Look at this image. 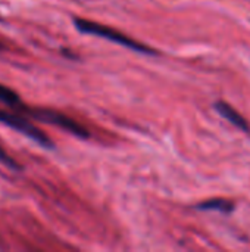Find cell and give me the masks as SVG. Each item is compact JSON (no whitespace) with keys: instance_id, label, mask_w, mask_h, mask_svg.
<instances>
[{"instance_id":"1","label":"cell","mask_w":250,"mask_h":252,"mask_svg":"<svg viewBox=\"0 0 250 252\" xmlns=\"http://www.w3.org/2000/svg\"><path fill=\"white\" fill-rule=\"evenodd\" d=\"M15 111L22 112L27 117H29L31 120H35L38 123L56 126V127H59V128L80 137V139H88L90 137V133L84 126H81L78 121L72 120L71 117H68L66 114H62L59 111H53V109H47V108H38V106H28L25 103H21L19 108Z\"/></svg>"},{"instance_id":"2","label":"cell","mask_w":250,"mask_h":252,"mask_svg":"<svg viewBox=\"0 0 250 252\" xmlns=\"http://www.w3.org/2000/svg\"><path fill=\"white\" fill-rule=\"evenodd\" d=\"M74 25L83 34H91V35L103 37V38H106L109 41L118 43L121 46H125L128 49H133V50L144 53V55H158L159 53L158 50H155V49H152V47H149L146 44L139 43L137 40L122 34L121 31H116L112 27H106V25H102V24L94 22V21H88V19H84V18H74Z\"/></svg>"},{"instance_id":"3","label":"cell","mask_w":250,"mask_h":252,"mask_svg":"<svg viewBox=\"0 0 250 252\" xmlns=\"http://www.w3.org/2000/svg\"><path fill=\"white\" fill-rule=\"evenodd\" d=\"M0 123L10 127L12 130L24 134L25 137L31 139L32 142H35L38 146H41L44 149H55L53 140L43 130H40L35 124H32L29 117H27L22 112H18L15 109H12V111L0 109Z\"/></svg>"},{"instance_id":"4","label":"cell","mask_w":250,"mask_h":252,"mask_svg":"<svg viewBox=\"0 0 250 252\" xmlns=\"http://www.w3.org/2000/svg\"><path fill=\"white\" fill-rule=\"evenodd\" d=\"M215 109L225 118V120H228L233 126H236L237 128H240V130H243V131H246V133H250V126L249 123H248V120L239 112V111H236L233 106H230L227 102H224V100H218V102H215Z\"/></svg>"},{"instance_id":"5","label":"cell","mask_w":250,"mask_h":252,"mask_svg":"<svg viewBox=\"0 0 250 252\" xmlns=\"http://www.w3.org/2000/svg\"><path fill=\"white\" fill-rule=\"evenodd\" d=\"M194 208H197V210H215V211H221V213L228 214L234 210V204L228 199H224V198H215V199L200 202Z\"/></svg>"},{"instance_id":"6","label":"cell","mask_w":250,"mask_h":252,"mask_svg":"<svg viewBox=\"0 0 250 252\" xmlns=\"http://www.w3.org/2000/svg\"><path fill=\"white\" fill-rule=\"evenodd\" d=\"M0 103L9 106L10 109H18L22 100H21V96L15 90H12L10 87L4 84H0Z\"/></svg>"},{"instance_id":"7","label":"cell","mask_w":250,"mask_h":252,"mask_svg":"<svg viewBox=\"0 0 250 252\" xmlns=\"http://www.w3.org/2000/svg\"><path fill=\"white\" fill-rule=\"evenodd\" d=\"M0 162H1L3 165H6L7 168L13 170V171H21V170H22V165H21L18 161H15V159L3 149L1 145H0Z\"/></svg>"},{"instance_id":"8","label":"cell","mask_w":250,"mask_h":252,"mask_svg":"<svg viewBox=\"0 0 250 252\" xmlns=\"http://www.w3.org/2000/svg\"><path fill=\"white\" fill-rule=\"evenodd\" d=\"M4 49H6V46L0 41V52H1V50H4Z\"/></svg>"}]
</instances>
